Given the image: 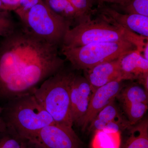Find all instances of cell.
<instances>
[{"instance_id":"1","label":"cell","mask_w":148,"mask_h":148,"mask_svg":"<svg viewBox=\"0 0 148 148\" xmlns=\"http://www.w3.org/2000/svg\"><path fill=\"white\" fill-rule=\"evenodd\" d=\"M58 47L20 22L0 41V98L14 99L30 93L63 69L66 60L60 57Z\"/></svg>"},{"instance_id":"24","label":"cell","mask_w":148,"mask_h":148,"mask_svg":"<svg viewBox=\"0 0 148 148\" xmlns=\"http://www.w3.org/2000/svg\"><path fill=\"white\" fill-rule=\"evenodd\" d=\"M5 10L8 11L16 10L18 8L20 0H1Z\"/></svg>"},{"instance_id":"26","label":"cell","mask_w":148,"mask_h":148,"mask_svg":"<svg viewBox=\"0 0 148 148\" xmlns=\"http://www.w3.org/2000/svg\"><path fill=\"white\" fill-rule=\"evenodd\" d=\"M141 54L144 58L148 60V42L146 43L145 47L143 49V51L141 53Z\"/></svg>"},{"instance_id":"14","label":"cell","mask_w":148,"mask_h":148,"mask_svg":"<svg viewBox=\"0 0 148 148\" xmlns=\"http://www.w3.org/2000/svg\"><path fill=\"white\" fill-rule=\"evenodd\" d=\"M49 8L68 21L71 28L86 22L69 0H43Z\"/></svg>"},{"instance_id":"11","label":"cell","mask_w":148,"mask_h":148,"mask_svg":"<svg viewBox=\"0 0 148 148\" xmlns=\"http://www.w3.org/2000/svg\"><path fill=\"white\" fill-rule=\"evenodd\" d=\"M120 58L84 70L85 78L90 84L92 92L98 88L111 82L116 79L122 80L120 64Z\"/></svg>"},{"instance_id":"2","label":"cell","mask_w":148,"mask_h":148,"mask_svg":"<svg viewBox=\"0 0 148 148\" xmlns=\"http://www.w3.org/2000/svg\"><path fill=\"white\" fill-rule=\"evenodd\" d=\"M75 74L64 69L44 81L32 91L56 124L72 127L71 90Z\"/></svg>"},{"instance_id":"25","label":"cell","mask_w":148,"mask_h":148,"mask_svg":"<svg viewBox=\"0 0 148 148\" xmlns=\"http://www.w3.org/2000/svg\"><path fill=\"white\" fill-rule=\"evenodd\" d=\"M94 3L98 4V6L103 5L106 3H112L119 5L120 6L125 5L130 0H93Z\"/></svg>"},{"instance_id":"27","label":"cell","mask_w":148,"mask_h":148,"mask_svg":"<svg viewBox=\"0 0 148 148\" xmlns=\"http://www.w3.org/2000/svg\"><path fill=\"white\" fill-rule=\"evenodd\" d=\"M5 11V10L4 8L3 5L2 3L1 0H0V11Z\"/></svg>"},{"instance_id":"5","label":"cell","mask_w":148,"mask_h":148,"mask_svg":"<svg viewBox=\"0 0 148 148\" xmlns=\"http://www.w3.org/2000/svg\"><path fill=\"white\" fill-rule=\"evenodd\" d=\"M18 17L29 31L58 47H61L71 29L69 22L49 8L43 0Z\"/></svg>"},{"instance_id":"13","label":"cell","mask_w":148,"mask_h":148,"mask_svg":"<svg viewBox=\"0 0 148 148\" xmlns=\"http://www.w3.org/2000/svg\"><path fill=\"white\" fill-rule=\"evenodd\" d=\"M113 123L130 125L129 121L125 120L121 115L114 101L105 107L97 114L89 124L88 129L90 131L94 132L103 130L107 125Z\"/></svg>"},{"instance_id":"3","label":"cell","mask_w":148,"mask_h":148,"mask_svg":"<svg viewBox=\"0 0 148 148\" xmlns=\"http://www.w3.org/2000/svg\"><path fill=\"white\" fill-rule=\"evenodd\" d=\"M135 50V46L128 41L92 43L76 47H61V53L78 70L91 69Z\"/></svg>"},{"instance_id":"21","label":"cell","mask_w":148,"mask_h":148,"mask_svg":"<svg viewBox=\"0 0 148 148\" xmlns=\"http://www.w3.org/2000/svg\"><path fill=\"white\" fill-rule=\"evenodd\" d=\"M121 7L125 13L148 16V0H130L126 4Z\"/></svg>"},{"instance_id":"16","label":"cell","mask_w":148,"mask_h":148,"mask_svg":"<svg viewBox=\"0 0 148 148\" xmlns=\"http://www.w3.org/2000/svg\"><path fill=\"white\" fill-rule=\"evenodd\" d=\"M123 105L142 103L148 104V92L139 85L132 84L123 86L117 97Z\"/></svg>"},{"instance_id":"10","label":"cell","mask_w":148,"mask_h":148,"mask_svg":"<svg viewBox=\"0 0 148 148\" xmlns=\"http://www.w3.org/2000/svg\"><path fill=\"white\" fill-rule=\"evenodd\" d=\"M92 92L86 78L75 75L71 90V114L73 123L79 125L87 112Z\"/></svg>"},{"instance_id":"8","label":"cell","mask_w":148,"mask_h":148,"mask_svg":"<svg viewBox=\"0 0 148 148\" xmlns=\"http://www.w3.org/2000/svg\"><path fill=\"white\" fill-rule=\"evenodd\" d=\"M123 82L121 79L115 80L92 92L87 112L79 125L83 130H85L102 109L114 101L124 86Z\"/></svg>"},{"instance_id":"15","label":"cell","mask_w":148,"mask_h":148,"mask_svg":"<svg viewBox=\"0 0 148 148\" xmlns=\"http://www.w3.org/2000/svg\"><path fill=\"white\" fill-rule=\"evenodd\" d=\"M130 135L123 148H148V121L142 120L128 128Z\"/></svg>"},{"instance_id":"17","label":"cell","mask_w":148,"mask_h":148,"mask_svg":"<svg viewBox=\"0 0 148 148\" xmlns=\"http://www.w3.org/2000/svg\"><path fill=\"white\" fill-rule=\"evenodd\" d=\"M95 132L91 143L92 148L120 147V132H110L101 130Z\"/></svg>"},{"instance_id":"22","label":"cell","mask_w":148,"mask_h":148,"mask_svg":"<svg viewBox=\"0 0 148 148\" xmlns=\"http://www.w3.org/2000/svg\"><path fill=\"white\" fill-rule=\"evenodd\" d=\"M42 0H20L19 6L14 12L18 17L29 10L34 6L36 5Z\"/></svg>"},{"instance_id":"19","label":"cell","mask_w":148,"mask_h":148,"mask_svg":"<svg viewBox=\"0 0 148 148\" xmlns=\"http://www.w3.org/2000/svg\"><path fill=\"white\" fill-rule=\"evenodd\" d=\"M18 25L14 20L9 11H0V37L4 38L10 34Z\"/></svg>"},{"instance_id":"12","label":"cell","mask_w":148,"mask_h":148,"mask_svg":"<svg viewBox=\"0 0 148 148\" xmlns=\"http://www.w3.org/2000/svg\"><path fill=\"white\" fill-rule=\"evenodd\" d=\"M120 64L123 80H137L139 82L148 75V60L138 50L121 56Z\"/></svg>"},{"instance_id":"18","label":"cell","mask_w":148,"mask_h":148,"mask_svg":"<svg viewBox=\"0 0 148 148\" xmlns=\"http://www.w3.org/2000/svg\"><path fill=\"white\" fill-rule=\"evenodd\" d=\"M123 105L130 125L136 124L140 121L148 110V104L144 103H129Z\"/></svg>"},{"instance_id":"28","label":"cell","mask_w":148,"mask_h":148,"mask_svg":"<svg viewBox=\"0 0 148 148\" xmlns=\"http://www.w3.org/2000/svg\"><path fill=\"white\" fill-rule=\"evenodd\" d=\"M3 110V108H2L1 107H0V114H1V113L2 112Z\"/></svg>"},{"instance_id":"20","label":"cell","mask_w":148,"mask_h":148,"mask_svg":"<svg viewBox=\"0 0 148 148\" xmlns=\"http://www.w3.org/2000/svg\"><path fill=\"white\" fill-rule=\"evenodd\" d=\"M79 14L87 21L96 13V10H93V0H69Z\"/></svg>"},{"instance_id":"23","label":"cell","mask_w":148,"mask_h":148,"mask_svg":"<svg viewBox=\"0 0 148 148\" xmlns=\"http://www.w3.org/2000/svg\"><path fill=\"white\" fill-rule=\"evenodd\" d=\"M0 148H24V147L15 138L5 136L0 140Z\"/></svg>"},{"instance_id":"9","label":"cell","mask_w":148,"mask_h":148,"mask_svg":"<svg viewBox=\"0 0 148 148\" xmlns=\"http://www.w3.org/2000/svg\"><path fill=\"white\" fill-rule=\"evenodd\" d=\"M96 12L109 23L117 27L148 38V16L119 13L115 10L104 5L98 6Z\"/></svg>"},{"instance_id":"7","label":"cell","mask_w":148,"mask_h":148,"mask_svg":"<svg viewBox=\"0 0 148 148\" xmlns=\"http://www.w3.org/2000/svg\"><path fill=\"white\" fill-rule=\"evenodd\" d=\"M29 142L37 148H80L81 142L72 127L56 123L44 127Z\"/></svg>"},{"instance_id":"6","label":"cell","mask_w":148,"mask_h":148,"mask_svg":"<svg viewBox=\"0 0 148 148\" xmlns=\"http://www.w3.org/2000/svg\"><path fill=\"white\" fill-rule=\"evenodd\" d=\"M98 15L95 19L71 28L66 33L61 47H76L92 43L128 41L123 28Z\"/></svg>"},{"instance_id":"4","label":"cell","mask_w":148,"mask_h":148,"mask_svg":"<svg viewBox=\"0 0 148 148\" xmlns=\"http://www.w3.org/2000/svg\"><path fill=\"white\" fill-rule=\"evenodd\" d=\"M13 100L9 111L10 123L22 138L29 141L44 127L56 123L32 92Z\"/></svg>"}]
</instances>
